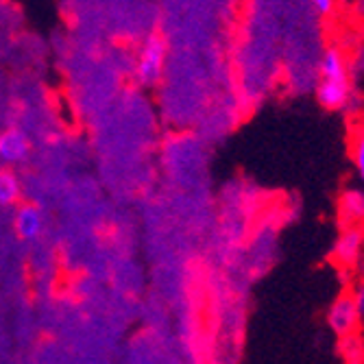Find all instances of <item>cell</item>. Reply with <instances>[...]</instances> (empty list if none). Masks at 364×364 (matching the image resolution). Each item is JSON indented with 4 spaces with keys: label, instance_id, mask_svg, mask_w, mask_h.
<instances>
[{
    "label": "cell",
    "instance_id": "cell-12",
    "mask_svg": "<svg viewBox=\"0 0 364 364\" xmlns=\"http://www.w3.org/2000/svg\"><path fill=\"white\" fill-rule=\"evenodd\" d=\"M349 296H351V301H353V306H355V312H358V316H360V321H362V325H364V277L358 279V282L351 286Z\"/></svg>",
    "mask_w": 364,
    "mask_h": 364
},
{
    "label": "cell",
    "instance_id": "cell-4",
    "mask_svg": "<svg viewBox=\"0 0 364 364\" xmlns=\"http://www.w3.org/2000/svg\"><path fill=\"white\" fill-rule=\"evenodd\" d=\"M327 323L332 327V332L338 336V338H347V336H353V334H360L362 329V321L355 312V306L351 301L349 292L347 294H341L338 299L329 306V312H327Z\"/></svg>",
    "mask_w": 364,
    "mask_h": 364
},
{
    "label": "cell",
    "instance_id": "cell-3",
    "mask_svg": "<svg viewBox=\"0 0 364 364\" xmlns=\"http://www.w3.org/2000/svg\"><path fill=\"white\" fill-rule=\"evenodd\" d=\"M364 259V229L360 227H343L341 236L332 249V262L341 271L362 269Z\"/></svg>",
    "mask_w": 364,
    "mask_h": 364
},
{
    "label": "cell",
    "instance_id": "cell-5",
    "mask_svg": "<svg viewBox=\"0 0 364 364\" xmlns=\"http://www.w3.org/2000/svg\"><path fill=\"white\" fill-rule=\"evenodd\" d=\"M31 155V140L18 127H7L0 131V164L3 168H14L24 164Z\"/></svg>",
    "mask_w": 364,
    "mask_h": 364
},
{
    "label": "cell",
    "instance_id": "cell-11",
    "mask_svg": "<svg viewBox=\"0 0 364 364\" xmlns=\"http://www.w3.org/2000/svg\"><path fill=\"white\" fill-rule=\"evenodd\" d=\"M347 57H349V73H351L353 87L362 94L364 90V42L358 44L351 53H347Z\"/></svg>",
    "mask_w": 364,
    "mask_h": 364
},
{
    "label": "cell",
    "instance_id": "cell-6",
    "mask_svg": "<svg viewBox=\"0 0 364 364\" xmlns=\"http://www.w3.org/2000/svg\"><path fill=\"white\" fill-rule=\"evenodd\" d=\"M14 231L16 236L24 242H33L38 240L42 234H44V227H46V220H44V212L36 205V203H28V201H20L16 208H14Z\"/></svg>",
    "mask_w": 364,
    "mask_h": 364
},
{
    "label": "cell",
    "instance_id": "cell-15",
    "mask_svg": "<svg viewBox=\"0 0 364 364\" xmlns=\"http://www.w3.org/2000/svg\"><path fill=\"white\" fill-rule=\"evenodd\" d=\"M360 271H362V273H364V259H362V269H360Z\"/></svg>",
    "mask_w": 364,
    "mask_h": 364
},
{
    "label": "cell",
    "instance_id": "cell-7",
    "mask_svg": "<svg viewBox=\"0 0 364 364\" xmlns=\"http://www.w3.org/2000/svg\"><path fill=\"white\" fill-rule=\"evenodd\" d=\"M338 216L343 227L364 229V188H347L338 198Z\"/></svg>",
    "mask_w": 364,
    "mask_h": 364
},
{
    "label": "cell",
    "instance_id": "cell-14",
    "mask_svg": "<svg viewBox=\"0 0 364 364\" xmlns=\"http://www.w3.org/2000/svg\"><path fill=\"white\" fill-rule=\"evenodd\" d=\"M358 122L364 127V103H362V112H360V116H358Z\"/></svg>",
    "mask_w": 364,
    "mask_h": 364
},
{
    "label": "cell",
    "instance_id": "cell-13",
    "mask_svg": "<svg viewBox=\"0 0 364 364\" xmlns=\"http://www.w3.org/2000/svg\"><path fill=\"white\" fill-rule=\"evenodd\" d=\"M334 3H329V0H316V3H314V9L321 14V16H329V14H332L334 11Z\"/></svg>",
    "mask_w": 364,
    "mask_h": 364
},
{
    "label": "cell",
    "instance_id": "cell-2",
    "mask_svg": "<svg viewBox=\"0 0 364 364\" xmlns=\"http://www.w3.org/2000/svg\"><path fill=\"white\" fill-rule=\"evenodd\" d=\"M168 44L159 33H149L136 53V77L142 85H155L166 70Z\"/></svg>",
    "mask_w": 364,
    "mask_h": 364
},
{
    "label": "cell",
    "instance_id": "cell-16",
    "mask_svg": "<svg viewBox=\"0 0 364 364\" xmlns=\"http://www.w3.org/2000/svg\"><path fill=\"white\" fill-rule=\"evenodd\" d=\"M362 334H364V332H362Z\"/></svg>",
    "mask_w": 364,
    "mask_h": 364
},
{
    "label": "cell",
    "instance_id": "cell-9",
    "mask_svg": "<svg viewBox=\"0 0 364 364\" xmlns=\"http://www.w3.org/2000/svg\"><path fill=\"white\" fill-rule=\"evenodd\" d=\"M349 157H351V164H353V168H355L358 179L364 183V127L358 120H353V124H351Z\"/></svg>",
    "mask_w": 364,
    "mask_h": 364
},
{
    "label": "cell",
    "instance_id": "cell-10",
    "mask_svg": "<svg viewBox=\"0 0 364 364\" xmlns=\"http://www.w3.org/2000/svg\"><path fill=\"white\" fill-rule=\"evenodd\" d=\"M338 347L347 364H364V334L362 332L341 338Z\"/></svg>",
    "mask_w": 364,
    "mask_h": 364
},
{
    "label": "cell",
    "instance_id": "cell-8",
    "mask_svg": "<svg viewBox=\"0 0 364 364\" xmlns=\"http://www.w3.org/2000/svg\"><path fill=\"white\" fill-rule=\"evenodd\" d=\"M22 198V181L14 168L0 166V208H16Z\"/></svg>",
    "mask_w": 364,
    "mask_h": 364
},
{
    "label": "cell",
    "instance_id": "cell-1",
    "mask_svg": "<svg viewBox=\"0 0 364 364\" xmlns=\"http://www.w3.org/2000/svg\"><path fill=\"white\" fill-rule=\"evenodd\" d=\"M358 94L360 92L353 87L351 73H349L347 50L341 46L325 48L318 61V85H316L318 103L325 109L347 112Z\"/></svg>",
    "mask_w": 364,
    "mask_h": 364
}]
</instances>
